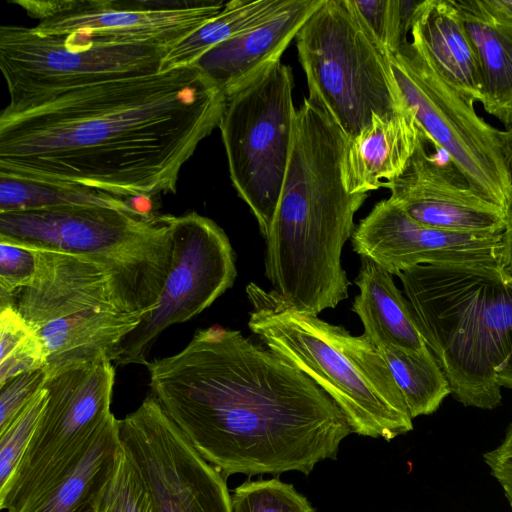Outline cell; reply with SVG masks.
Returning <instances> with one entry per match:
<instances>
[{"label":"cell","instance_id":"obj_35","mask_svg":"<svg viewBox=\"0 0 512 512\" xmlns=\"http://www.w3.org/2000/svg\"><path fill=\"white\" fill-rule=\"evenodd\" d=\"M506 224L502 235L498 266L512 278V199L506 210Z\"/></svg>","mask_w":512,"mask_h":512},{"label":"cell","instance_id":"obj_3","mask_svg":"<svg viewBox=\"0 0 512 512\" xmlns=\"http://www.w3.org/2000/svg\"><path fill=\"white\" fill-rule=\"evenodd\" d=\"M347 137L329 115L304 98L297 109L289 162L269 236L265 275L296 310L318 315L348 298L342 249L368 194L344 186Z\"/></svg>","mask_w":512,"mask_h":512},{"label":"cell","instance_id":"obj_7","mask_svg":"<svg viewBox=\"0 0 512 512\" xmlns=\"http://www.w3.org/2000/svg\"><path fill=\"white\" fill-rule=\"evenodd\" d=\"M296 46L309 89L347 139L374 115L406 108L392 74L388 50L373 36L351 0H322L298 31Z\"/></svg>","mask_w":512,"mask_h":512},{"label":"cell","instance_id":"obj_5","mask_svg":"<svg viewBox=\"0 0 512 512\" xmlns=\"http://www.w3.org/2000/svg\"><path fill=\"white\" fill-rule=\"evenodd\" d=\"M249 329L296 366L342 410L352 432L390 441L413 429L402 392L378 349L364 335L296 310L276 291L246 287Z\"/></svg>","mask_w":512,"mask_h":512},{"label":"cell","instance_id":"obj_33","mask_svg":"<svg viewBox=\"0 0 512 512\" xmlns=\"http://www.w3.org/2000/svg\"><path fill=\"white\" fill-rule=\"evenodd\" d=\"M360 19L373 36L387 49L391 19V0H351Z\"/></svg>","mask_w":512,"mask_h":512},{"label":"cell","instance_id":"obj_30","mask_svg":"<svg viewBox=\"0 0 512 512\" xmlns=\"http://www.w3.org/2000/svg\"><path fill=\"white\" fill-rule=\"evenodd\" d=\"M49 392L43 387L0 432V489L11 479L36 431L48 402Z\"/></svg>","mask_w":512,"mask_h":512},{"label":"cell","instance_id":"obj_20","mask_svg":"<svg viewBox=\"0 0 512 512\" xmlns=\"http://www.w3.org/2000/svg\"><path fill=\"white\" fill-rule=\"evenodd\" d=\"M474 46L484 110L512 127V14L498 0H454Z\"/></svg>","mask_w":512,"mask_h":512},{"label":"cell","instance_id":"obj_2","mask_svg":"<svg viewBox=\"0 0 512 512\" xmlns=\"http://www.w3.org/2000/svg\"><path fill=\"white\" fill-rule=\"evenodd\" d=\"M144 366L163 410L225 478L308 475L352 433L320 386L238 330L199 329L181 351Z\"/></svg>","mask_w":512,"mask_h":512},{"label":"cell","instance_id":"obj_37","mask_svg":"<svg viewBox=\"0 0 512 512\" xmlns=\"http://www.w3.org/2000/svg\"><path fill=\"white\" fill-rule=\"evenodd\" d=\"M495 449L502 454L512 456V422L508 426L501 444L498 445Z\"/></svg>","mask_w":512,"mask_h":512},{"label":"cell","instance_id":"obj_15","mask_svg":"<svg viewBox=\"0 0 512 512\" xmlns=\"http://www.w3.org/2000/svg\"><path fill=\"white\" fill-rule=\"evenodd\" d=\"M502 233L446 231L418 223L389 198L374 205L351 236L353 250L398 273L423 264L498 265Z\"/></svg>","mask_w":512,"mask_h":512},{"label":"cell","instance_id":"obj_11","mask_svg":"<svg viewBox=\"0 0 512 512\" xmlns=\"http://www.w3.org/2000/svg\"><path fill=\"white\" fill-rule=\"evenodd\" d=\"M115 369L108 356L46 376L48 402L18 467L0 489V508L19 512L64 478L112 414Z\"/></svg>","mask_w":512,"mask_h":512},{"label":"cell","instance_id":"obj_31","mask_svg":"<svg viewBox=\"0 0 512 512\" xmlns=\"http://www.w3.org/2000/svg\"><path fill=\"white\" fill-rule=\"evenodd\" d=\"M35 271V257L29 248L0 241V298H15L27 286Z\"/></svg>","mask_w":512,"mask_h":512},{"label":"cell","instance_id":"obj_24","mask_svg":"<svg viewBox=\"0 0 512 512\" xmlns=\"http://www.w3.org/2000/svg\"><path fill=\"white\" fill-rule=\"evenodd\" d=\"M121 447L119 420L112 413L78 464L19 512H92L95 497Z\"/></svg>","mask_w":512,"mask_h":512},{"label":"cell","instance_id":"obj_14","mask_svg":"<svg viewBox=\"0 0 512 512\" xmlns=\"http://www.w3.org/2000/svg\"><path fill=\"white\" fill-rule=\"evenodd\" d=\"M42 33H114L176 45L224 7L221 0H13Z\"/></svg>","mask_w":512,"mask_h":512},{"label":"cell","instance_id":"obj_26","mask_svg":"<svg viewBox=\"0 0 512 512\" xmlns=\"http://www.w3.org/2000/svg\"><path fill=\"white\" fill-rule=\"evenodd\" d=\"M72 206H101L138 214L132 209L129 199L107 192L77 184L0 173V213Z\"/></svg>","mask_w":512,"mask_h":512},{"label":"cell","instance_id":"obj_13","mask_svg":"<svg viewBox=\"0 0 512 512\" xmlns=\"http://www.w3.org/2000/svg\"><path fill=\"white\" fill-rule=\"evenodd\" d=\"M119 435L155 512H232L226 478L195 450L152 393L119 420Z\"/></svg>","mask_w":512,"mask_h":512},{"label":"cell","instance_id":"obj_9","mask_svg":"<svg viewBox=\"0 0 512 512\" xmlns=\"http://www.w3.org/2000/svg\"><path fill=\"white\" fill-rule=\"evenodd\" d=\"M290 67L276 62L226 97L218 125L230 178L240 198L269 236L295 134Z\"/></svg>","mask_w":512,"mask_h":512},{"label":"cell","instance_id":"obj_23","mask_svg":"<svg viewBox=\"0 0 512 512\" xmlns=\"http://www.w3.org/2000/svg\"><path fill=\"white\" fill-rule=\"evenodd\" d=\"M355 283L360 293L354 298L352 311L363 324V334L376 348L418 351L427 346L410 303L391 273L361 257Z\"/></svg>","mask_w":512,"mask_h":512},{"label":"cell","instance_id":"obj_6","mask_svg":"<svg viewBox=\"0 0 512 512\" xmlns=\"http://www.w3.org/2000/svg\"><path fill=\"white\" fill-rule=\"evenodd\" d=\"M172 215L101 206L0 213V241L85 257L105 275L119 311H151L172 258Z\"/></svg>","mask_w":512,"mask_h":512},{"label":"cell","instance_id":"obj_38","mask_svg":"<svg viewBox=\"0 0 512 512\" xmlns=\"http://www.w3.org/2000/svg\"><path fill=\"white\" fill-rule=\"evenodd\" d=\"M498 3L509 13L512 14V0H498Z\"/></svg>","mask_w":512,"mask_h":512},{"label":"cell","instance_id":"obj_18","mask_svg":"<svg viewBox=\"0 0 512 512\" xmlns=\"http://www.w3.org/2000/svg\"><path fill=\"white\" fill-rule=\"evenodd\" d=\"M322 0H289L273 15L207 51L194 64L227 96L280 57Z\"/></svg>","mask_w":512,"mask_h":512},{"label":"cell","instance_id":"obj_4","mask_svg":"<svg viewBox=\"0 0 512 512\" xmlns=\"http://www.w3.org/2000/svg\"><path fill=\"white\" fill-rule=\"evenodd\" d=\"M454 398L496 408L512 389V278L498 265L423 264L398 273Z\"/></svg>","mask_w":512,"mask_h":512},{"label":"cell","instance_id":"obj_32","mask_svg":"<svg viewBox=\"0 0 512 512\" xmlns=\"http://www.w3.org/2000/svg\"><path fill=\"white\" fill-rule=\"evenodd\" d=\"M44 370L17 375L0 385V432L44 387Z\"/></svg>","mask_w":512,"mask_h":512},{"label":"cell","instance_id":"obj_25","mask_svg":"<svg viewBox=\"0 0 512 512\" xmlns=\"http://www.w3.org/2000/svg\"><path fill=\"white\" fill-rule=\"evenodd\" d=\"M289 0H232L197 30L174 45L165 56L160 72L191 66L214 46L258 25Z\"/></svg>","mask_w":512,"mask_h":512},{"label":"cell","instance_id":"obj_28","mask_svg":"<svg viewBox=\"0 0 512 512\" xmlns=\"http://www.w3.org/2000/svg\"><path fill=\"white\" fill-rule=\"evenodd\" d=\"M92 512H155L148 486L123 446L95 497Z\"/></svg>","mask_w":512,"mask_h":512},{"label":"cell","instance_id":"obj_1","mask_svg":"<svg viewBox=\"0 0 512 512\" xmlns=\"http://www.w3.org/2000/svg\"><path fill=\"white\" fill-rule=\"evenodd\" d=\"M225 104L195 65L13 95L0 115V173L124 199L175 193Z\"/></svg>","mask_w":512,"mask_h":512},{"label":"cell","instance_id":"obj_29","mask_svg":"<svg viewBox=\"0 0 512 512\" xmlns=\"http://www.w3.org/2000/svg\"><path fill=\"white\" fill-rule=\"evenodd\" d=\"M232 512H315L293 485L276 478L247 481L231 495Z\"/></svg>","mask_w":512,"mask_h":512},{"label":"cell","instance_id":"obj_12","mask_svg":"<svg viewBox=\"0 0 512 512\" xmlns=\"http://www.w3.org/2000/svg\"><path fill=\"white\" fill-rule=\"evenodd\" d=\"M172 258L156 306L112 351L117 365L141 364L155 339L168 327L200 314L231 288L235 254L224 230L196 212L173 216Z\"/></svg>","mask_w":512,"mask_h":512},{"label":"cell","instance_id":"obj_27","mask_svg":"<svg viewBox=\"0 0 512 512\" xmlns=\"http://www.w3.org/2000/svg\"><path fill=\"white\" fill-rule=\"evenodd\" d=\"M403 394L412 418L434 413L451 394L448 380L428 346L418 351L377 348Z\"/></svg>","mask_w":512,"mask_h":512},{"label":"cell","instance_id":"obj_19","mask_svg":"<svg viewBox=\"0 0 512 512\" xmlns=\"http://www.w3.org/2000/svg\"><path fill=\"white\" fill-rule=\"evenodd\" d=\"M427 136L410 108L371 123L347 139L341 163L345 188L351 194H368L384 187L405 169L419 143Z\"/></svg>","mask_w":512,"mask_h":512},{"label":"cell","instance_id":"obj_21","mask_svg":"<svg viewBox=\"0 0 512 512\" xmlns=\"http://www.w3.org/2000/svg\"><path fill=\"white\" fill-rule=\"evenodd\" d=\"M147 312L86 310L46 324L38 330L47 354L46 376L110 357Z\"/></svg>","mask_w":512,"mask_h":512},{"label":"cell","instance_id":"obj_36","mask_svg":"<svg viewBox=\"0 0 512 512\" xmlns=\"http://www.w3.org/2000/svg\"><path fill=\"white\" fill-rule=\"evenodd\" d=\"M501 139L512 182V127L501 130Z\"/></svg>","mask_w":512,"mask_h":512},{"label":"cell","instance_id":"obj_8","mask_svg":"<svg viewBox=\"0 0 512 512\" xmlns=\"http://www.w3.org/2000/svg\"><path fill=\"white\" fill-rule=\"evenodd\" d=\"M393 77L419 127L477 194L506 210L512 199L501 130L456 89L415 38L389 53Z\"/></svg>","mask_w":512,"mask_h":512},{"label":"cell","instance_id":"obj_22","mask_svg":"<svg viewBox=\"0 0 512 512\" xmlns=\"http://www.w3.org/2000/svg\"><path fill=\"white\" fill-rule=\"evenodd\" d=\"M410 34L456 89L481 102L478 58L454 0H421Z\"/></svg>","mask_w":512,"mask_h":512},{"label":"cell","instance_id":"obj_16","mask_svg":"<svg viewBox=\"0 0 512 512\" xmlns=\"http://www.w3.org/2000/svg\"><path fill=\"white\" fill-rule=\"evenodd\" d=\"M424 138L404 171L386 182L389 200L409 217L433 228L466 233H502L505 210L469 187L452 162L429 153Z\"/></svg>","mask_w":512,"mask_h":512},{"label":"cell","instance_id":"obj_17","mask_svg":"<svg viewBox=\"0 0 512 512\" xmlns=\"http://www.w3.org/2000/svg\"><path fill=\"white\" fill-rule=\"evenodd\" d=\"M33 251L35 271L15 296V307L35 330L86 310H117L108 281L85 257L45 248ZM119 311V310H118Z\"/></svg>","mask_w":512,"mask_h":512},{"label":"cell","instance_id":"obj_34","mask_svg":"<svg viewBox=\"0 0 512 512\" xmlns=\"http://www.w3.org/2000/svg\"><path fill=\"white\" fill-rule=\"evenodd\" d=\"M483 459L491 475L501 485L512 510V456L493 449L484 453Z\"/></svg>","mask_w":512,"mask_h":512},{"label":"cell","instance_id":"obj_10","mask_svg":"<svg viewBox=\"0 0 512 512\" xmlns=\"http://www.w3.org/2000/svg\"><path fill=\"white\" fill-rule=\"evenodd\" d=\"M172 45L86 30L0 27V68L10 96L157 74Z\"/></svg>","mask_w":512,"mask_h":512}]
</instances>
